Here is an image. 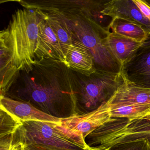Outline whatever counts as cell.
Instances as JSON below:
<instances>
[{"mask_svg":"<svg viewBox=\"0 0 150 150\" xmlns=\"http://www.w3.org/2000/svg\"><path fill=\"white\" fill-rule=\"evenodd\" d=\"M44 14L39 8L25 7L13 15L8 28L1 32V49L6 53L1 52V67L15 74L37 63L39 25Z\"/></svg>","mask_w":150,"mask_h":150,"instance_id":"obj_1","label":"cell"},{"mask_svg":"<svg viewBox=\"0 0 150 150\" xmlns=\"http://www.w3.org/2000/svg\"><path fill=\"white\" fill-rule=\"evenodd\" d=\"M150 136V118L111 117L85 138L89 149L105 150L117 144Z\"/></svg>","mask_w":150,"mask_h":150,"instance_id":"obj_2","label":"cell"},{"mask_svg":"<svg viewBox=\"0 0 150 150\" xmlns=\"http://www.w3.org/2000/svg\"><path fill=\"white\" fill-rule=\"evenodd\" d=\"M80 92L75 94L76 115L92 112L107 103L117 88L124 83L122 72H113L96 69Z\"/></svg>","mask_w":150,"mask_h":150,"instance_id":"obj_3","label":"cell"},{"mask_svg":"<svg viewBox=\"0 0 150 150\" xmlns=\"http://www.w3.org/2000/svg\"><path fill=\"white\" fill-rule=\"evenodd\" d=\"M60 124L42 121L23 122L18 130L20 140L24 144H37L71 150H89L84 139L69 133Z\"/></svg>","mask_w":150,"mask_h":150,"instance_id":"obj_4","label":"cell"},{"mask_svg":"<svg viewBox=\"0 0 150 150\" xmlns=\"http://www.w3.org/2000/svg\"><path fill=\"white\" fill-rule=\"evenodd\" d=\"M108 103L92 112L82 115H74L61 119L60 125L69 133L85 138L96 128L108 122L111 118Z\"/></svg>","mask_w":150,"mask_h":150,"instance_id":"obj_5","label":"cell"},{"mask_svg":"<svg viewBox=\"0 0 150 150\" xmlns=\"http://www.w3.org/2000/svg\"><path fill=\"white\" fill-rule=\"evenodd\" d=\"M35 57L36 60L52 59L63 63L66 66L65 54L59 39L47 21L45 13L39 25Z\"/></svg>","mask_w":150,"mask_h":150,"instance_id":"obj_6","label":"cell"},{"mask_svg":"<svg viewBox=\"0 0 150 150\" xmlns=\"http://www.w3.org/2000/svg\"><path fill=\"white\" fill-rule=\"evenodd\" d=\"M121 72L128 80L150 87V44H144L134 57L122 67Z\"/></svg>","mask_w":150,"mask_h":150,"instance_id":"obj_7","label":"cell"},{"mask_svg":"<svg viewBox=\"0 0 150 150\" xmlns=\"http://www.w3.org/2000/svg\"><path fill=\"white\" fill-rule=\"evenodd\" d=\"M0 108L21 122L42 121L61 123V118L50 115L38 109L29 103L16 100L1 96Z\"/></svg>","mask_w":150,"mask_h":150,"instance_id":"obj_8","label":"cell"},{"mask_svg":"<svg viewBox=\"0 0 150 150\" xmlns=\"http://www.w3.org/2000/svg\"><path fill=\"white\" fill-rule=\"evenodd\" d=\"M101 13L112 19H122L137 23L150 32V22L142 14L132 0L107 1Z\"/></svg>","mask_w":150,"mask_h":150,"instance_id":"obj_9","label":"cell"},{"mask_svg":"<svg viewBox=\"0 0 150 150\" xmlns=\"http://www.w3.org/2000/svg\"><path fill=\"white\" fill-rule=\"evenodd\" d=\"M103 42L121 67L129 62L144 44L111 33H108Z\"/></svg>","mask_w":150,"mask_h":150,"instance_id":"obj_10","label":"cell"},{"mask_svg":"<svg viewBox=\"0 0 150 150\" xmlns=\"http://www.w3.org/2000/svg\"><path fill=\"white\" fill-rule=\"evenodd\" d=\"M122 76L124 83L107 103L110 104H150V87L132 82Z\"/></svg>","mask_w":150,"mask_h":150,"instance_id":"obj_11","label":"cell"},{"mask_svg":"<svg viewBox=\"0 0 150 150\" xmlns=\"http://www.w3.org/2000/svg\"><path fill=\"white\" fill-rule=\"evenodd\" d=\"M66 66L90 75L96 70L93 55L84 44L74 40L66 54Z\"/></svg>","mask_w":150,"mask_h":150,"instance_id":"obj_12","label":"cell"},{"mask_svg":"<svg viewBox=\"0 0 150 150\" xmlns=\"http://www.w3.org/2000/svg\"><path fill=\"white\" fill-rule=\"evenodd\" d=\"M108 33L144 43L150 35V31L141 24L117 18L112 20L109 28Z\"/></svg>","mask_w":150,"mask_h":150,"instance_id":"obj_13","label":"cell"},{"mask_svg":"<svg viewBox=\"0 0 150 150\" xmlns=\"http://www.w3.org/2000/svg\"><path fill=\"white\" fill-rule=\"evenodd\" d=\"M47 20L60 41L65 54L73 43L74 34L64 15L57 11L46 13Z\"/></svg>","mask_w":150,"mask_h":150,"instance_id":"obj_14","label":"cell"},{"mask_svg":"<svg viewBox=\"0 0 150 150\" xmlns=\"http://www.w3.org/2000/svg\"><path fill=\"white\" fill-rule=\"evenodd\" d=\"M112 117L150 118V104H108Z\"/></svg>","mask_w":150,"mask_h":150,"instance_id":"obj_15","label":"cell"},{"mask_svg":"<svg viewBox=\"0 0 150 150\" xmlns=\"http://www.w3.org/2000/svg\"><path fill=\"white\" fill-rule=\"evenodd\" d=\"M22 125V122L1 109L0 138L14 134Z\"/></svg>","mask_w":150,"mask_h":150,"instance_id":"obj_16","label":"cell"},{"mask_svg":"<svg viewBox=\"0 0 150 150\" xmlns=\"http://www.w3.org/2000/svg\"><path fill=\"white\" fill-rule=\"evenodd\" d=\"M108 150H150V144L147 138L141 139L117 144Z\"/></svg>","mask_w":150,"mask_h":150,"instance_id":"obj_17","label":"cell"},{"mask_svg":"<svg viewBox=\"0 0 150 150\" xmlns=\"http://www.w3.org/2000/svg\"><path fill=\"white\" fill-rule=\"evenodd\" d=\"M20 142H21V150H74L58 148L55 146H49L44 145L37 144H24L21 142V140H20Z\"/></svg>","mask_w":150,"mask_h":150,"instance_id":"obj_18","label":"cell"},{"mask_svg":"<svg viewBox=\"0 0 150 150\" xmlns=\"http://www.w3.org/2000/svg\"><path fill=\"white\" fill-rule=\"evenodd\" d=\"M142 14L150 22V4L146 1L132 0Z\"/></svg>","mask_w":150,"mask_h":150,"instance_id":"obj_19","label":"cell"},{"mask_svg":"<svg viewBox=\"0 0 150 150\" xmlns=\"http://www.w3.org/2000/svg\"><path fill=\"white\" fill-rule=\"evenodd\" d=\"M144 44H150V35H149L147 40L145 42Z\"/></svg>","mask_w":150,"mask_h":150,"instance_id":"obj_20","label":"cell"},{"mask_svg":"<svg viewBox=\"0 0 150 150\" xmlns=\"http://www.w3.org/2000/svg\"><path fill=\"white\" fill-rule=\"evenodd\" d=\"M147 139H148V141H149V143H150V137H148Z\"/></svg>","mask_w":150,"mask_h":150,"instance_id":"obj_21","label":"cell"},{"mask_svg":"<svg viewBox=\"0 0 150 150\" xmlns=\"http://www.w3.org/2000/svg\"><path fill=\"white\" fill-rule=\"evenodd\" d=\"M88 150H108V149H105V150H94V149H89Z\"/></svg>","mask_w":150,"mask_h":150,"instance_id":"obj_22","label":"cell"},{"mask_svg":"<svg viewBox=\"0 0 150 150\" xmlns=\"http://www.w3.org/2000/svg\"><path fill=\"white\" fill-rule=\"evenodd\" d=\"M147 1V2H148L149 4H150V1H148V0H147V1Z\"/></svg>","mask_w":150,"mask_h":150,"instance_id":"obj_23","label":"cell"}]
</instances>
